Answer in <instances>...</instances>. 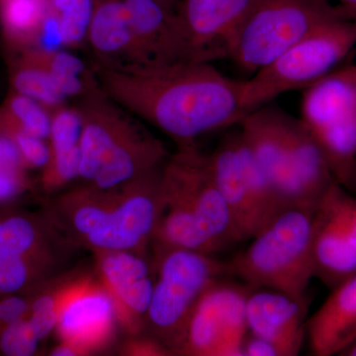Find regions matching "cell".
<instances>
[{
    "instance_id": "cell-7",
    "label": "cell",
    "mask_w": 356,
    "mask_h": 356,
    "mask_svg": "<svg viewBox=\"0 0 356 356\" xmlns=\"http://www.w3.org/2000/svg\"><path fill=\"white\" fill-rule=\"evenodd\" d=\"M355 46L356 18L318 28L243 81V108L250 112L283 93L304 90L337 69Z\"/></svg>"
},
{
    "instance_id": "cell-5",
    "label": "cell",
    "mask_w": 356,
    "mask_h": 356,
    "mask_svg": "<svg viewBox=\"0 0 356 356\" xmlns=\"http://www.w3.org/2000/svg\"><path fill=\"white\" fill-rule=\"evenodd\" d=\"M315 209L283 208L252 238L245 252L228 261L231 275L248 287L277 291L302 303L316 277L313 254Z\"/></svg>"
},
{
    "instance_id": "cell-37",
    "label": "cell",
    "mask_w": 356,
    "mask_h": 356,
    "mask_svg": "<svg viewBox=\"0 0 356 356\" xmlns=\"http://www.w3.org/2000/svg\"><path fill=\"white\" fill-rule=\"evenodd\" d=\"M156 1L165 4L166 6H170L172 7V8H175V6H177V3L178 1H179V0H156Z\"/></svg>"
},
{
    "instance_id": "cell-10",
    "label": "cell",
    "mask_w": 356,
    "mask_h": 356,
    "mask_svg": "<svg viewBox=\"0 0 356 356\" xmlns=\"http://www.w3.org/2000/svg\"><path fill=\"white\" fill-rule=\"evenodd\" d=\"M62 233L50 215L0 205V295H31L63 261Z\"/></svg>"
},
{
    "instance_id": "cell-15",
    "label": "cell",
    "mask_w": 356,
    "mask_h": 356,
    "mask_svg": "<svg viewBox=\"0 0 356 356\" xmlns=\"http://www.w3.org/2000/svg\"><path fill=\"white\" fill-rule=\"evenodd\" d=\"M307 304L273 290H252L245 308L248 331L273 343L280 356L298 355L307 336Z\"/></svg>"
},
{
    "instance_id": "cell-23",
    "label": "cell",
    "mask_w": 356,
    "mask_h": 356,
    "mask_svg": "<svg viewBox=\"0 0 356 356\" xmlns=\"http://www.w3.org/2000/svg\"><path fill=\"white\" fill-rule=\"evenodd\" d=\"M11 90L36 100L50 111L65 106L67 97L48 72L17 55L10 65Z\"/></svg>"
},
{
    "instance_id": "cell-12",
    "label": "cell",
    "mask_w": 356,
    "mask_h": 356,
    "mask_svg": "<svg viewBox=\"0 0 356 356\" xmlns=\"http://www.w3.org/2000/svg\"><path fill=\"white\" fill-rule=\"evenodd\" d=\"M257 0H179L175 13V62L229 58L241 26Z\"/></svg>"
},
{
    "instance_id": "cell-9",
    "label": "cell",
    "mask_w": 356,
    "mask_h": 356,
    "mask_svg": "<svg viewBox=\"0 0 356 356\" xmlns=\"http://www.w3.org/2000/svg\"><path fill=\"white\" fill-rule=\"evenodd\" d=\"M156 264L158 276L146 322L159 343L177 353L192 311L214 281L231 275L229 264L212 254L170 250Z\"/></svg>"
},
{
    "instance_id": "cell-20",
    "label": "cell",
    "mask_w": 356,
    "mask_h": 356,
    "mask_svg": "<svg viewBox=\"0 0 356 356\" xmlns=\"http://www.w3.org/2000/svg\"><path fill=\"white\" fill-rule=\"evenodd\" d=\"M313 254L316 277L332 289L356 273V248L327 193L314 212Z\"/></svg>"
},
{
    "instance_id": "cell-19",
    "label": "cell",
    "mask_w": 356,
    "mask_h": 356,
    "mask_svg": "<svg viewBox=\"0 0 356 356\" xmlns=\"http://www.w3.org/2000/svg\"><path fill=\"white\" fill-rule=\"evenodd\" d=\"M312 353L339 355L356 339V273L334 288L331 296L308 321Z\"/></svg>"
},
{
    "instance_id": "cell-36",
    "label": "cell",
    "mask_w": 356,
    "mask_h": 356,
    "mask_svg": "<svg viewBox=\"0 0 356 356\" xmlns=\"http://www.w3.org/2000/svg\"><path fill=\"white\" fill-rule=\"evenodd\" d=\"M337 1L339 2V4H341V6L355 11L356 13V0H337Z\"/></svg>"
},
{
    "instance_id": "cell-26",
    "label": "cell",
    "mask_w": 356,
    "mask_h": 356,
    "mask_svg": "<svg viewBox=\"0 0 356 356\" xmlns=\"http://www.w3.org/2000/svg\"><path fill=\"white\" fill-rule=\"evenodd\" d=\"M67 284L47 289V283L32 293L31 306L27 320L40 339L44 341L50 336L58 325L60 301Z\"/></svg>"
},
{
    "instance_id": "cell-33",
    "label": "cell",
    "mask_w": 356,
    "mask_h": 356,
    "mask_svg": "<svg viewBox=\"0 0 356 356\" xmlns=\"http://www.w3.org/2000/svg\"><path fill=\"white\" fill-rule=\"evenodd\" d=\"M242 356H280L273 343L248 332L242 344Z\"/></svg>"
},
{
    "instance_id": "cell-29",
    "label": "cell",
    "mask_w": 356,
    "mask_h": 356,
    "mask_svg": "<svg viewBox=\"0 0 356 356\" xmlns=\"http://www.w3.org/2000/svg\"><path fill=\"white\" fill-rule=\"evenodd\" d=\"M0 132L6 134L15 143L28 170H43L51 159L50 145L46 140L13 127L0 121Z\"/></svg>"
},
{
    "instance_id": "cell-25",
    "label": "cell",
    "mask_w": 356,
    "mask_h": 356,
    "mask_svg": "<svg viewBox=\"0 0 356 356\" xmlns=\"http://www.w3.org/2000/svg\"><path fill=\"white\" fill-rule=\"evenodd\" d=\"M60 44L77 47L86 41L95 0H48Z\"/></svg>"
},
{
    "instance_id": "cell-28",
    "label": "cell",
    "mask_w": 356,
    "mask_h": 356,
    "mask_svg": "<svg viewBox=\"0 0 356 356\" xmlns=\"http://www.w3.org/2000/svg\"><path fill=\"white\" fill-rule=\"evenodd\" d=\"M41 339L27 318L0 327V355L32 356L38 353Z\"/></svg>"
},
{
    "instance_id": "cell-32",
    "label": "cell",
    "mask_w": 356,
    "mask_h": 356,
    "mask_svg": "<svg viewBox=\"0 0 356 356\" xmlns=\"http://www.w3.org/2000/svg\"><path fill=\"white\" fill-rule=\"evenodd\" d=\"M30 306V295H0V327L24 320L28 317Z\"/></svg>"
},
{
    "instance_id": "cell-2",
    "label": "cell",
    "mask_w": 356,
    "mask_h": 356,
    "mask_svg": "<svg viewBox=\"0 0 356 356\" xmlns=\"http://www.w3.org/2000/svg\"><path fill=\"white\" fill-rule=\"evenodd\" d=\"M163 168L113 188L79 185L58 196L48 214L70 241L95 254H142L165 210Z\"/></svg>"
},
{
    "instance_id": "cell-1",
    "label": "cell",
    "mask_w": 356,
    "mask_h": 356,
    "mask_svg": "<svg viewBox=\"0 0 356 356\" xmlns=\"http://www.w3.org/2000/svg\"><path fill=\"white\" fill-rule=\"evenodd\" d=\"M93 76L105 95L178 146L238 125L250 113L242 104L243 81L224 76L211 63L95 64Z\"/></svg>"
},
{
    "instance_id": "cell-11",
    "label": "cell",
    "mask_w": 356,
    "mask_h": 356,
    "mask_svg": "<svg viewBox=\"0 0 356 356\" xmlns=\"http://www.w3.org/2000/svg\"><path fill=\"white\" fill-rule=\"evenodd\" d=\"M250 287L217 280L192 311L177 353L196 356H242L248 332L247 300Z\"/></svg>"
},
{
    "instance_id": "cell-24",
    "label": "cell",
    "mask_w": 356,
    "mask_h": 356,
    "mask_svg": "<svg viewBox=\"0 0 356 356\" xmlns=\"http://www.w3.org/2000/svg\"><path fill=\"white\" fill-rule=\"evenodd\" d=\"M51 112L36 100L10 89L0 105V121L40 139L48 140Z\"/></svg>"
},
{
    "instance_id": "cell-30",
    "label": "cell",
    "mask_w": 356,
    "mask_h": 356,
    "mask_svg": "<svg viewBox=\"0 0 356 356\" xmlns=\"http://www.w3.org/2000/svg\"><path fill=\"white\" fill-rule=\"evenodd\" d=\"M346 235L356 248V198L336 181L327 192Z\"/></svg>"
},
{
    "instance_id": "cell-13",
    "label": "cell",
    "mask_w": 356,
    "mask_h": 356,
    "mask_svg": "<svg viewBox=\"0 0 356 356\" xmlns=\"http://www.w3.org/2000/svg\"><path fill=\"white\" fill-rule=\"evenodd\" d=\"M118 318L120 311L109 290L102 283L81 280L65 286L56 330L63 343L88 353L108 341Z\"/></svg>"
},
{
    "instance_id": "cell-34",
    "label": "cell",
    "mask_w": 356,
    "mask_h": 356,
    "mask_svg": "<svg viewBox=\"0 0 356 356\" xmlns=\"http://www.w3.org/2000/svg\"><path fill=\"white\" fill-rule=\"evenodd\" d=\"M51 355L55 356H74L81 355V353L72 344L63 343L62 341V343L58 344L51 350Z\"/></svg>"
},
{
    "instance_id": "cell-31",
    "label": "cell",
    "mask_w": 356,
    "mask_h": 356,
    "mask_svg": "<svg viewBox=\"0 0 356 356\" xmlns=\"http://www.w3.org/2000/svg\"><path fill=\"white\" fill-rule=\"evenodd\" d=\"M32 189L28 172L0 165V205L18 204Z\"/></svg>"
},
{
    "instance_id": "cell-3",
    "label": "cell",
    "mask_w": 356,
    "mask_h": 356,
    "mask_svg": "<svg viewBox=\"0 0 356 356\" xmlns=\"http://www.w3.org/2000/svg\"><path fill=\"white\" fill-rule=\"evenodd\" d=\"M165 210L154 229L156 257L170 250L216 254L240 243L233 217L195 144L178 146L161 175Z\"/></svg>"
},
{
    "instance_id": "cell-35",
    "label": "cell",
    "mask_w": 356,
    "mask_h": 356,
    "mask_svg": "<svg viewBox=\"0 0 356 356\" xmlns=\"http://www.w3.org/2000/svg\"><path fill=\"white\" fill-rule=\"evenodd\" d=\"M339 355L343 356H356V339L353 341L350 346H346V348Z\"/></svg>"
},
{
    "instance_id": "cell-6",
    "label": "cell",
    "mask_w": 356,
    "mask_h": 356,
    "mask_svg": "<svg viewBox=\"0 0 356 356\" xmlns=\"http://www.w3.org/2000/svg\"><path fill=\"white\" fill-rule=\"evenodd\" d=\"M346 18H356V13L332 0H257L229 58L254 74L318 28Z\"/></svg>"
},
{
    "instance_id": "cell-8",
    "label": "cell",
    "mask_w": 356,
    "mask_h": 356,
    "mask_svg": "<svg viewBox=\"0 0 356 356\" xmlns=\"http://www.w3.org/2000/svg\"><path fill=\"white\" fill-rule=\"evenodd\" d=\"M302 122L317 140L337 182L356 191V65L337 67L304 89Z\"/></svg>"
},
{
    "instance_id": "cell-14",
    "label": "cell",
    "mask_w": 356,
    "mask_h": 356,
    "mask_svg": "<svg viewBox=\"0 0 356 356\" xmlns=\"http://www.w3.org/2000/svg\"><path fill=\"white\" fill-rule=\"evenodd\" d=\"M289 114L264 105L245 115L238 125L243 145L273 186L283 207H290V168L287 147Z\"/></svg>"
},
{
    "instance_id": "cell-17",
    "label": "cell",
    "mask_w": 356,
    "mask_h": 356,
    "mask_svg": "<svg viewBox=\"0 0 356 356\" xmlns=\"http://www.w3.org/2000/svg\"><path fill=\"white\" fill-rule=\"evenodd\" d=\"M208 158L211 172L233 217L241 242L250 240L266 222L248 186L238 149V130L225 136Z\"/></svg>"
},
{
    "instance_id": "cell-27",
    "label": "cell",
    "mask_w": 356,
    "mask_h": 356,
    "mask_svg": "<svg viewBox=\"0 0 356 356\" xmlns=\"http://www.w3.org/2000/svg\"><path fill=\"white\" fill-rule=\"evenodd\" d=\"M83 119L77 108L62 106L51 112L48 143L51 154L65 153L81 147Z\"/></svg>"
},
{
    "instance_id": "cell-18",
    "label": "cell",
    "mask_w": 356,
    "mask_h": 356,
    "mask_svg": "<svg viewBox=\"0 0 356 356\" xmlns=\"http://www.w3.org/2000/svg\"><path fill=\"white\" fill-rule=\"evenodd\" d=\"M102 283L114 297L121 318L146 321L154 280L151 266L140 252L130 250L97 252Z\"/></svg>"
},
{
    "instance_id": "cell-16",
    "label": "cell",
    "mask_w": 356,
    "mask_h": 356,
    "mask_svg": "<svg viewBox=\"0 0 356 356\" xmlns=\"http://www.w3.org/2000/svg\"><path fill=\"white\" fill-rule=\"evenodd\" d=\"M290 168V207L316 209L337 181L324 152L300 118L289 115L287 123Z\"/></svg>"
},
{
    "instance_id": "cell-4",
    "label": "cell",
    "mask_w": 356,
    "mask_h": 356,
    "mask_svg": "<svg viewBox=\"0 0 356 356\" xmlns=\"http://www.w3.org/2000/svg\"><path fill=\"white\" fill-rule=\"evenodd\" d=\"M79 178L88 186L113 188L165 165L168 149L142 120L95 86L81 96Z\"/></svg>"
},
{
    "instance_id": "cell-21",
    "label": "cell",
    "mask_w": 356,
    "mask_h": 356,
    "mask_svg": "<svg viewBox=\"0 0 356 356\" xmlns=\"http://www.w3.org/2000/svg\"><path fill=\"white\" fill-rule=\"evenodd\" d=\"M86 42L95 54L96 65H136L135 40L124 0H95Z\"/></svg>"
},
{
    "instance_id": "cell-22",
    "label": "cell",
    "mask_w": 356,
    "mask_h": 356,
    "mask_svg": "<svg viewBox=\"0 0 356 356\" xmlns=\"http://www.w3.org/2000/svg\"><path fill=\"white\" fill-rule=\"evenodd\" d=\"M48 13V0H0V24L6 43L19 51L35 48Z\"/></svg>"
}]
</instances>
